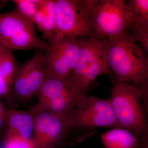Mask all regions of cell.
Here are the masks:
<instances>
[{
    "label": "cell",
    "instance_id": "6",
    "mask_svg": "<svg viewBox=\"0 0 148 148\" xmlns=\"http://www.w3.org/2000/svg\"><path fill=\"white\" fill-rule=\"evenodd\" d=\"M68 125L91 136L95 134L96 127L121 128L108 99L87 95L72 112Z\"/></svg>",
    "mask_w": 148,
    "mask_h": 148
},
{
    "label": "cell",
    "instance_id": "16",
    "mask_svg": "<svg viewBox=\"0 0 148 148\" xmlns=\"http://www.w3.org/2000/svg\"><path fill=\"white\" fill-rule=\"evenodd\" d=\"M126 2L132 20L145 29H148V0H129Z\"/></svg>",
    "mask_w": 148,
    "mask_h": 148
},
{
    "label": "cell",
    "instance_id": "21",
    "mask_svg": "<svg viewBox=\"0 0 148 148\" xmlns=\"http://www.w3.org/2000/svg\"><path fill=\"white\" fill-rule=\"evenodd\" d=\"M8 110L9 109L7 108L0 101V133L5 128Z\"/></svg>",
    "mask_w": 148,
    "mask_h": 148
},
{
    "label": "cell",
    "instance_id": "17",
    "mask_svg": "<svg viewBox=\"0 0 148 148\" xmlns=\"http://www.w3.org/2000/svg\"><path fill=\"white\" fill-rule=\"evenodd\" d=\"M11 1L15 4L16 10L21 15L34 23L42 0H13Z\"/></svg>",
    "mask_w": 148,
    "mask_h": 148
},
{
    "label": "cell",
    "instance_id": "1",
    "mask_svg": "<svg viewBox=\"0 0 148 148\" xmlns=\"http://www.w3.org/2000/svg\"><path fill=\"white\" fill-rule=\"evenodd\" d=\"M108 40V63L114 73L116 82L140 88L143 93V108L147 113L148 53L134 37L125 32Z\"/></svg>",
    "mask_w": 148,
    "mask_h": 148
},
{
    "label": "cell",
    "instance_id": "2",
    "mask_svg": "<svg viewBox=\"0 0 148 148\" xmlns=\"http://www.w3.org/2000/svg\"><path fill=\"white\" fill-rule=\"evenodd\" d=\"M113 83L108 100L121 128L136 135L143 148H148V116L143 108L142 91L127 84Z\"/></svg>",
    "mask_w": 148,
    "mask_h": 148
},
{
    "label": "cell",
    "instance_id": "8",
    "mask_svg": "<svg viewBox=\"0 0 148 148\" xmlns=\"http://www.w3.org/2000/svg\"><path fill=\"white\" fill-rule=\"evenodd\" d=\"M0 42L10 50H45L47 43L38 36L34 24L16 9L0 13Z\"/></svg>",
    "mask_w": 148,
    "mask_h": 148
},
{
    "label": "cell",
    "instance_id": "15",
    "mask_svg": "<svg viewBox=\"0 0 148 148\" xmlns=\"http://www.w3.org/2000/svg\"><path fill=\"white\" fill-rule=\"evenodd\" d=\"M0 67L11 88L18 66L11 50L0 42Z\"/></svg>",
    "mask_w": 148,
    "mask_h": 148
},
{
    "label": "cell",
    "instance_id": "10",
    "mask_svg": "<svg viewBox=\"0 0 148 148\" xmlns=\"http://www.w3.org/2000/svg\"><path fill=\"white\" fill-rule=\"evenodd\" d=\"M44 51L38 50L33 57L18 66L9 100L24 102L37 95L45 77Z\"/></svg>",
    "mask_w": 148,
    "mask_h": 148
},
{
    "label": "cell",
    "instance_id": "20",
    "mask_svg": "<svg viewBox=\"0 0 148 148\" xmlns=\"http://www.w3.org/2000/svg\"><path fill=\"white\" fill-rule=\"evenodd\" d=\"M10 90L11 88L0 67V97H6L9 100Z\"/></svg>",
    "mask_w": 148,
    "mask_h": 148
},
{
    "label": "cell",
    "instance_id": "13",
    "mask_svg": "<svg viewBox=\"0 0 148 148\" xmlns=\"http://www.w3.org/2000/svg\"><path fill=\"white\" fill-rule=\"evenodd\" d=\"M101 139L104 148H143L140 139L123 128H112L103 133Z\"/></svg>",
    "mask_w": 148,
    "mask_h": 148
},
{
    "label": "cell",
    "instance_id": "11",
    "mask_svg": "<svg viewBox=\"0 0 148 148\" xmlns=\"http://www.w3.org/2000/svg\"><path fill=\"white\" fill-rule=\"evenodd\" d=\"M71 132H75L47 112L35 116L33 140L35 148H55L62 145Z\"/></svg>",
    "mask_w": 148,
    "mask_h": 148
},
{
    "label": "cell",
    "instance_id": "19",
    "mask_svg": "<svg viewBox=\"0 0 148 148\" xmlns=\"http://www.w3.org/2000/svg\"><path fill=\"white\" fill-rule=\"evenodd\" d=\"M4 148H35V147L33 139L27 140L18 137H13L6 138Z\"/></svg>",
    "mask_w": 148,
    "mask_h": 148
},
{
    "label": "cell",
    "instance_id": "9",
    "mask_svg": "<svg viewBox=\"0 0 148 148\" xmlns=\"http://www.w3.org/2000/svg\"><path fill=\"white\" fill-rule=\"evenodd\" d=\"M79 48V38L55 34L43 54L45 77L67 79L75 66Z\"/></svg>",
    "mask_w": 148,
    "mask_h": 148
},
{
    "label": "cell",
    "instance_id": "5",
    "mask_svg": "<svg viewBox=\"0 0 148 148\" xmlns=\"http://www.w3.org/2000/svg\"><path fill=\"white\" fill-rule=\"evenodd\" d=\"M99 0H56L55 34L91 38L90 17Z\"/></svg>",
    "mask_w": 148,
    "mask_h": 148
},
{
    "label": "cell",
    "instance_id": "12",
    "mask_svg": "<svg viewBox=\"0 0 148 148\" xmlns=\"http://www.w3.org/2000/svg\"><path fill=\"white\" fill-rule=\"evenodd\" d=\"M35 116L31 111L9 110L5 127L6 138L18 137L27 140L33 139Z\"/></svg>",
    "mask_w": 148,
    "mask_h": 148
},
{
    "label": "cell",
    "instance_id": "7",
    "mask_svg": "<svg viewBox=\"0 0 148 148\" xmlns=\"http://www.w3.org/2000/svg\"><path fill=\"white\" fill-rule=\"evenodd\" d=\"M125 0H99L90 17L91 38L108 39L125 32L132 17Z\"/></svg>",
    "mask_w": 148,
    "mask_h": 148
},
{
    "label": "cell",
    "instance_id": "3",
    "mask_svg": "<svg viewBox=\"0 0 148 148\" xmlns=\"http://www.w3.org/2000/svg\"><path fill=\"white\" fill-rule=\"evenodd\" d=\"M79 48L76 63L67 79L78 90L87 95L90 84L101 75H111L108 63V40L79 38Z\"/></svg>",
    "mask_w": 148,
    "mask_h": 148
},
{
    "label": "cell",
    "instance_id": "4",
    "mask_svg": "<svg viewBox=\"0 0 148 148\" xmlns=\"http://www.w3.org/2000/svg\"><path fill=\"white\" fill-rule=\"evenodd\" d=\"M36 95L38 102L31 111L32 114L36 116L47 112L68 125L72 112L87 95L67 79L45 77Z\"/></svg>",
    "mask_w": 148,
    "mask_h": 148
},
{
    "label": "cell",
    "instance_id": "14",
    "mask_svg": "<svg viewBox=\"0 0 148 148\" xmlns=\"http://www.w3.org/2000/svg\"><path fill=\"white\" fill-rule=\"evenodd\" d=\"M56 0H42L34 23L49 41L55 35Z\"/></svg>",
    "mask_w": 148,
    "mask_h": 148
},
{
    "label": "cell",
    "instance_id": "18",
    "mask_svg": "<svg viewBox=\"0 0 148 148\" xmlns=\"http://www.w3.org/2000/svg\"><path fill=\"white\" fill-rule=\"evenodd\" d=\"M125 32L134 37L136 41L139 42V44L148 53V29H145L132 20Z\"/></svg>",
    "mask_w": 148,
    "mask_h": 148
}]
</instances>
